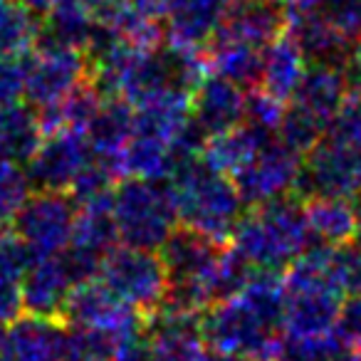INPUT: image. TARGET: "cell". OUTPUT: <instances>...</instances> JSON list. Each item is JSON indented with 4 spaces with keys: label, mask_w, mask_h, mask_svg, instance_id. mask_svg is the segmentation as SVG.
Listing matches in <instances>:
<instances>
[{
    "label": "cell",
    "mask_w": 361,
    "mask_h": 361,
    "mask_svg": "<svg viewBox=\"0 0 361 361\" xmlns=\"http://www.w3.org/2000/svg\"><path fill=\"white\" fill-rule=\"evenodd\" d=\"M65 322L67 324L104 331V334L114 336V339L146 326V317L131 310L126 302H121L99 280L75 285L65 310Z\"/></svg>",
    "instance_id": "11"
},
{
    "label": "cell",
    "mask_w": 361,
    "mask_h": 361,
    "mask_svg": "<svg viewBox=\"0 0 361 361\" xmlns=\"http://www.w3.org/2000/svg\"><path fill=\"white\" fill-rule=\"evenodd\" d=\"M72 290H75V280L67 272L62 255L35 257L20 280L23 312L65 319Z\"/></svg>",
    "instance_id": "14"
},
{
    "label": "cell",
    "mask_w": 361,
    "mask_h": 361,
    "mask_svg": "<svg viewBox=\"0 0 361 361\" xmlns=\"http://www.w3.org/2000/svg\"><path fill=\"white\" fill-rule=\"evenodd\" d=\"M245 99L247 92L235 82L206 72L191 94V119L211 141L245 121Z\"/></svg>",
    "instance_id": "13"
},
{
    "label": "cell",
    "mask_w": 361,
    "mask_h": 361,
    "mask_svg": "<svg viewBox=\"0 0 361 361\" xmlns=\"http://www.w3.org/2000/svg\"><path fill=\"white\" fill-rule=\"evenodd\" d=\"M32 186L27 178V171L18 164L0 161V231L13 228L18 211L27 201Z\"/></svg>",
    "instance_id": "32"
},
{
    "label": "cell",
    "mask_w": 361,
    "mask_h": 361,
    "mask_svg": "<svg viewBox=\"0 0 361 361\" xmlns=\"http://www.w3.org/2000/svg\"><path fill=\"white\" fill-rule=\"evenodd\" d=\"M25 92L23 97L35 109H45L62 102L82 80L90 77L87 57L80 50L55 45H37L27 57H23Z\"/></svg>",
    "instance_id": "8"
},
{
    "label": "cell",
    "mask_w": 361,
    "mask_h": 361,
    "mask_svg": "<svg viewBox=\"0 0 361 361\" xmlns=\"http://www.w3.org/2000/svg\"><path fill=\"white\" fill-rule=\"evenodd\" d=\"M351 90H354V85H351L346 67L307 65L305 75L300 80V87H297L295 97L290 102L305 106L307 111L319 116L329 126Z\"/></svg>",
    "instance_id": "19"
},
{
    "label": "cell",
    "mask_w": 361,
    "mask_h": 361,
    "mask_svg": "<svg viewBox=\"0 0 361 361\" xmlns=\"http://www.w3.org/2000/svg\"><path fill=\"white\" fill-rule=\"evenodd\" d=\"M349 344L336 331L314 336H285L277 361H349Z\"/></svg>",
    "instance_id": "30"
},
{
    "label": "cell",
    "mask_w": 361,
    "mask_h": 361,
    "mask_svg": "<svg viewBox=\"0 0 361 361\" xmlns=\"http://www.w3.org/2000/svg\"><path fill=\"white\" fill-rule=\"evenodd\" d=\"M97 280L144 317L154 314L169 287V275L159 250L129 245H116L104 257Z\"/></svg>",
    "instance_id": "5"
},
{
    "label": "cell",
    "mask_w": 361,
    "mask_h": 361,
    "mask_svg": "<svg viewBox=\"0 0 361 361\" xmlns=\"http://www.w3.org/2000/svg\"><path fill=\"white\" fill-rule=\"evenodd\" d=\"M77 211L80 206L70 191H35L18 211L13 233L25 243L32 257L60 255L72 243Z\"/></svg>",
    "instance_id": "6"
},
{
    "label": "cell",
    "mask_w": 361,
    "mask_h": 361,
    "mask_svg": "<svg viewBox=\"0 0 361 361\" xmlns=\"http://www.w3.org/2000/svg\"><path fill=\"white\" fill-rule=\"evenodd\" d=\"M346 72H349V80L354 87H361V40L354 45L349 57V65H346Z\"/></svg>",
    "instance_id": "41"
},
{
    "label": "cell",
    "mask_w": 361,
    "mask_h": 361,
    "mask_svg": "<svg viewBox=\"0 0 361 361\" xmlns=\"http://www.w3.org/2000/svg\"><path fill=\"white\" fill-rule=\"evenodd\" d=\"M20 3H23L25 8H30V11L35 13V16H40V18H42L47 11H50L52 6H55L57 0H20Z\"/></svg>",
    "instance_id": "42"
},
{
    "label": "cell",
    "mask_w": 361,
    "mask_h": 361,
    "mask_svg": "<svg viewBox=\"0 0 361 361\" xmlns=\"http://www.w3.org/2000/svg\"><path fill=\"white\" fill-rule=\"evenodd\" d=\"M111 213L121 245L141 250H159L178 226L166 180L119 178L111 191Z\"/></svg>",
    "instance_id": "4"
},
{
    "label": "cell",
    "mask_w": 361,
    "mask_h": 361,
    "mask_svg": "<svg viewBox=\"0 0 361 361\" xmlns=\"http://www.w3.org/2000/svg\"><path fill=\"white\" fill-rule=\"evenodd\" d=\"M166 183L180 226L196 228L221 243L231 240L233 228L245 213L231 176L208 164L206 156H198L176 166Z\"/></svg>",
    "instance_id": "3"
},
{
    "label": "cell",
    "mask_w": 361,
    "mask_h": 361,
    "mask_svg": "<svg viewBox=\"0 0 361 361\" xmlns=\"http://www.w3.org/2000/svg\"><path fill=\"white\" fill-rule=\"evenodd\" d=\"M149 331H146V326H141V329L129 331V334L116 339L109 361H149Z\"/></svg>",
    "instance_id": "37"
},
{
    "label": "cell",
    "mask_w": 361,
    "mask_h": 361,
    "mask_svg": "<svg viewBox=\"0 0 361 361\" xmlns=\"http://www.w3.org/2000/svg\"><path fill=\"white\" fill-rule=\"evenodd\" d=\"M82 3L90 8L97 23H104V20H109V18L114 16L121 6H124L126 0H82Z\"/></svg>",
    "instance_id": "38"
},
{
    "label": "cell",
    "mask_w": 361,
    "mask_h": 361,
    "mask_svg": "<svg viewBox=\"0 0 361 361\" xmlns=\"http://www.w3.org/2000/svg\"><path fill=\"white\" fill-rule=\"evenodd\" d=\"M307 228H310L312 243L339 247L354 240L356 233V201L349 198L314 196L305 201Z\"/></svg>",
    "instance_id": "21"
},
{
    "label": "cell",
    "mask_w": 361,
    "mask_h": 361,
    "mask_svg": "<svg viewBox=\"0 0 361 361\" xmlns=\"http://www.w3.org/2000/svg\"><path fill=\"white\" fill-rule=\"evenodd\" d=\"M231 0H169L166 37L183 50L206 52Z\"/></svg>",
    "instance_id": "15"
},
{
    "label": "cell",
    "mask_w": 361,
    "mask_h": 361,
    "mask_svg": "<svg viewBox=\"0 0 361 361\" xmlns=\"http://www.w3.org/2000/svg\"><path fill=\"white\" fill-rule=\"evenodd\" d=\"M6 341H8V322L0 319V354L6 351Z\"/></svg>",
    "instance_id": "43"
},
{
    "label": "cell",
    "mask_w": 361,
    "mask_h": 361,
    "mask_svg": "<svg viewBox=\"0 0 361 361\" xmlns=\"http://www.w3.org/2000/svg\"><path fill=\"white\" fill-rule=\"evenodd\" d=\"M208 72L235 82L245 92L260 90L262 50L238 42H211L206 47Z\"/></svg>",
    "instance_id": "27"
},
{
    "label": "cell",
    "mask_w": 361,
    "mask_h": 361,
    "mask_svg": "<svg viewBox=\"0 0 361 361\" xmlns=\"http://www.w3.org/2000/svg\"><path fill=\"white\" fill-rule=\"evenodd\" d=\"M70 245L102 257V260L119 245L114 213H111V196L82 203L80 211H77L75 233H72Z\"/></svg>",
    "instance_id": "26"
},
{
    "label": "cell",
    "mask_w": 361,
    "mask_h": 361,
    "mask_svg": "<svg viewBox=\"0 0 361 361\" xmlns=\"http://www.w3.org/2000/svg\"><path fill=\"white\" fill-rule=\"evenodd\" d=\"M92 159L85 131L57 129L42 136L27 161V178L35 191H70L77 176Z\"/></svg>",
    "instance_id": "9"
},
{
    "label": "cell",
    "mask_w": 361,
    "mask_h": 361,
    "mask_svg": "<svg viewBox=\"0 0 361 361\" xmlns=\"http://www.w3.org/2000/svg\"><path fill=\"white\" fill-rule=\"evenodd\" d=\"M94 32V16L82 0H57L40 18V40L37 45L70 47L85 52Z\"/></svg>",
    "instance_id": "22"
},
{
    "label": "cell",
    "mask_w": 361,
    "mask_h": 361,
    "mask_svg": "<svg viewBox=\"0 0 361 361\" xmlns=\"http://www.w3.org/2000/svg\"><path fill=\"white\" fill-rule=\"evenodd\" d=\"M203 361H262V359H255V356H245V354H233V351H218V349H211V346H206Z\"/></svg>",
    "instance_id": "40"
},
{
    "label": "cell",
    "mask_w": 361,
    "mask_h": 361,
    "mask_svg": "<svg viewBox=\"0 0 361 361\" xmlns=\"http://www.w3.org/2000/svg\"><path fill=\"white\" fill-rule=\"evenodd\" d=\"M285 277L255 270L240 295L216 302L201 314V336L218 351L277 361L285 339Z\"/></svg>",
    "instance_id": "1"
},
{
    "label": "cell",
    "mask_w": 361,
    "mask_h": 361,
    "mask_svg": "<svg viewBox=\"0 0 361 361\" xmlns=\"http://www.w3.org/2000/svg\"><path fill=\"white\" fill-rule=\"evenodd\" d=\"M126 6L144 13V16H149V18H164L169 0H126Z\"/></svg>",
    "instance_id": "39"
},
{
    "label": "cell",
    "mask_w": 361,
    "mask_h": 361,
    "mask_svg": "<svg viewBox=\"0 0 361 361\" xmlns=\"http://www.w3.org/2000/svg\"><path fill=\"white\" fill-rule=\"evenodd\" d=\"M67 322L23 312L8 324L6 354L11 361H60Z\"/></svg>",
    "instance_id": "16"
},
{
    "label": "cell",
    "mask_w": 361,
    "mask_h": 361,
    "mask_svg": "<svg viewBox=\"0 0 361 361\" xmlns=\"http://www.w3.org/2000/svg\"><path fill=\"white\" fill-rule=\"evenodd\" d=\"M40 40V16L20 0H0V60H23Z\"/></svg>",
    "instance_id": "28"
},
{
    "label": "cell",
    "mask_w": 361,
    "mask_h": 361,
    "mask_svg": "<svg viewBox=\"0 0 361 361\" xmlns=\"http://www.w3.org/2000/svg\"><path fill=\"white\" fill-rule=\"evenodd\" d=\"M334 331L349 346H361V292L359 295H346V300H341Z\"/></svg>",
    "instance_id": "35"
},
{
    "label": "cell",
    "mask_w": 361,
    "mask_h": 361,
    "mask_svg": "<svg viewBox=\"0 0 361 361\" xmlns=\"http://www.w3.org/2000/svg\"><path fill=\"white\" fill-rule=\"evenodd\" d=\"M272 139H275V131L260 129V126L243 121L235 129L226 131V134L208 141L203 156H206L208 164H213L218 171L233 176L235 171H240L247 161L255 159Z\"/></svg>",
    "instance_id": "24"
},
{
    "label": "cell",
    "mask_w": 361,
    "mask_h": 361,
    "mask_svg": "<svg viewBox=\"0 0 361 361\" xmlns=\"http://www.w3.org/2000/svg\"><path fill=\"white\" fill-rule=\"evenodd\" d=\"M287 27L290 13L282 0H231L211 42H238L265 50L285 35Z\"/></svg>",
    "instance_id": "12"
},
{
    "label": "cell",
    "mask_w": 361,
    "mask_h": 361,
    "mask_svg": "<svg viewBox=\"0 0 361 361\" xmlns=\"http://www.w3.org/2000/svg\"><path fill=\"white\" fill-rule=\"evenodd\" d=\"M116 339L104 331L67 324L60 361H109Z\"/></svg>",
    "instance_id": "31"
},
{
    "label": "cell",
    "mask_w": 361,
    "mask_h": 361,
    "mask_svg": "<svg viewBox=\"0 0 361 361\" xmlns=\"http://www.w3.org/2000/svg\"><path fill=\"white\" fill-rule=\"evenodd\" d=\"M297 198L307 201L314 196L361 198V154L341 141L324 134V139L302 156V169L295 183Z\"/></svg>",
    "instance_id": "7"
},
{
    "label": "cell",
    "mask_w": 361,
    "mask_h": 361,
    "mask_svg": "<svg viewBox=\"0 0 361 361\" xmlns=\"http://www.w3.org/2000/svg\"><path fill=\"white\" fill-rule=\"evenodd\" d=\"M334 265L336 277L344 290V295H359L361 292V245L359 243H346L334 247Z\"/></svg>",
    "instance_id": "34"
},
{
    "label": "cell",
    "mask_w": 361,
    "mask_h": 361,
    "mask_svg": "<svg viewBox=\"0 0 361 361\" xmlns=\"http://www.w3.org/2000/svg\"><path fill=\"white\" fill-rule=\"evenodd\" d=\"M32 260V252L13 228L0 231V319L8 324L23 314L20 280Z\"/></svg>",
    "instance_id": "25"
},
{
    "label": "cell",
    "mask_w": 361,
    "mask_h": 361,
    "mask_svg": "<svg viewBox=\"0 0 361 361\" xmlns=\"http://www.w3.org/2000/svg\"><path fill=\"white\" fill-rule=\"evenodd\" d=\"M25 92L23 60H0V109L20 102Z\"/></svg>",
    "instance_id": "36"
},
{
    "label": "cell",
    "mask_w": 361,
    "mask_h": 361,
    "mask_svg": "<svg viewBox=\"0 0 361 361\" xmlns=\"http://www.w3.org/2000/svg\"><path fill=\"white\" fill-rule=\"evenodd\" d=\"M282 111H285V102L275 99L272 94L262 90L247 92L245 99V121L247 124H255L260 129L275 131L277 124L282 119Z\"/></svg>",
    "instance_id": "33"
},
{
    "label": "cell",
    "mask_w": 361,
    "mask_h": 361,
    "mask_svg": "<svg viewBox=\"0 0 361 361\" xmlns=\"http://www.w3.org/2000/svg\"><path fill=\"white\" fill-rule=\"evenodd\" d=\"M300 169L302 156L297 151L287 149L285 144H280L275 136L255 159L247 161L231 178L245 208H250L295 191Z\"/></svg>",
    "instance_id": "10"
},
{
    "label": "cell",
    "mask_w": 361,
    "mask_h": 361,
    "mask_svg": "<svg viewBox=\"0 0 361 361\" xmlns=\"http://www.w3.org/2000/svg\"><path fill=\"white\" fill-rule=\"evenodd\" d=\"M349 361H361V346H359V351H356V354H351Z\"/></svg>",
    "instance_id": "44"
},
{
    "label": "cell",
    "mask_w": 361,
    "mask_h": 361,
    "mask_svg": "<svg viewBox=\"0 0 361 361\" xmlns=\"http://www.w3.org/2000/svg\"><path fill=\"white\" fill-rule=\"evenodd\" d=\"M231 243L252 270L285 272L312 245L305 201L295 193L250 206L231 233Z\"/></svg>",
    "instance_id": "2"
},
{
    "label": "cell",
    "mask_w": 361,
    "mask_h": 361,
    "mask_svg": "<svg viewBox=\"0 0 361 361\" xmlns=\"http://www.w3.org/2000/svg\"><path fill=\"white\" fill-rule=\"evenodd\" d=\"M42 136L45 131L35 106L16 102L0 109V161L25 166L40 146Z\"/></svg>",
    "instance_id": "23"
},
{
    "label": "cell",
    "mask_w": 361,
    "mask_h": 361,
    "mask_svg": "<svg viewBox=\"0 0 361 361\" xmlns=\"http://www.w3.org/2000/svg\"><path fill=\"white\" fill-rule=\"evenodd\" d=\"M134 104L124 97H104L85 129V139L94 159L111 164L119 173V156L134 131ZM121 178V176H119Z\"/></svg>",
    "instance_id": "17"
},
{
    "label": "cell",
    "mask_w": 361,
    "mask_h": 361,
    "mask_svg": "<svg viewBox=\"0 0 361 361\" xmlns=\"http://www.w3.org/2000/svg\"><path fill=\"white\" fill-rule=\"evenodd\" d=\"M287 32L297 47L305 55L307 65H336L346 67L349 65L354 42H349L324 16L319 8L312 13H302V16L290 18V27Z\"/></svg>",
    "instance_id": "18"
},
{
    "label": "cell",
    "mask_w": 361,
    "mask_h": 361,
    "mask_svg": "<svg viewBox=\"0 0 361 361\" xmlns=\"http://www.w3.org/2000/svg\"><path fill=\"white\" fill-rule=\"evenodd\" d=\"M326 129H329V126H326L319 116H314L312 111H307L305 106L295 104V102H287L280 124H277V129H275V136L287 149L305 156L324 139Z\"/></svg>",
    "instance_id": "29"
},
{
    "label": "cell",
    "mask_w": 361,
    "mask_h": 361,
    "mask_svg": "<svg viewBox=\"0 0 361 361\" xmlns=\"http://www.w3.org/2000/svg\"><path fill=\"white\" fill-rule=\"evenodd\" d=\"M307 70V60L290 32L277 37L262 50V75L260 90L280 102H290L295 97L300 80Z\"/></svg>",
    "instance_id": "20"
}]
</instances>
